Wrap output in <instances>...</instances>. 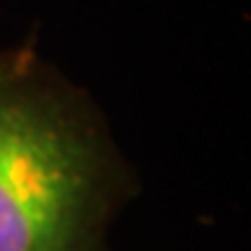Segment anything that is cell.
Masks as SVG:
<instances>
[{"label": "cell", "mask_w": 251, "mask_h": 251, "mask_svg": "<svg viewBox=\"0 0 251 251\" xmlns=\"http://www.w3.org/2000/svg\"><path fill=\"white\" fill-rule=\"evenodd\" d=\"M139 195L98 98L36 44H0V251H110Z\"/></svg>", "instance_id": "1"}]
</instances>
